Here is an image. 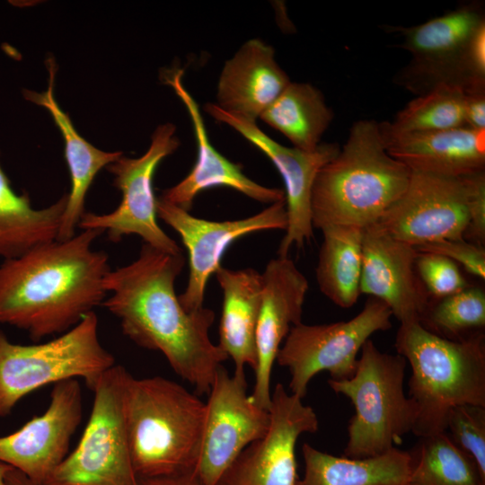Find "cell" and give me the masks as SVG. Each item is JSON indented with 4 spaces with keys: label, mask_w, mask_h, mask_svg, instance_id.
<instances>
[{
    "label": "cell",
    "mask_w": 485,
    "mask_h": 485,
    "mask_svg": "<svg viewBox=\"0 0 485 485\" xmlns=\"http://www.w3.org/2000/svg\"><path fill=\"white\" fill-rule=\"evenodd\" d=\"M469 222L462 177L411 171L407 188L376 223L413 247L463 239Z\"/></svg>",
    "instance_id": "14"
},
{
    "label": "cell",
    "mask_w": 485,
    "mask_h": 485,
    "mask_svg": "<svg viewBox=\"0 0 485 485\" xmlns=\"http://www.w3.org/2000/svg\"><path fill=\"white\" fill-rule=\"evenodd\" d=\"M392 317L383 301L369 297L348 321L293 326L276 359L290 373V392L303 399L311 379L322 371H327L332 380L350 378L363 345L374 333L391 329Z\"/></svg>",
    "instance_id": "10"
},
{
    "label": "cell",
    "mask_w": 485,
    "mask_h": 485,
    "mask_svg": "<svg viewBox=\"0 0 485 485\" xmlns=\"http://www.w3.org/2000/svg\"><path fill=\"white\" fill-rule=\"evenodd\" d=\"M408 452L407 485H485V476L476 463L454 445L446 432L419 437Z\"/></svg>",
    "instance_id": "29"
},
{
    "label": "cell",
    "mask_w": 485,
    "mask_h": 485,
    "mask_svg": "<svg viewBox=\"0 0 485 485\" xmlns=\"http://www.w3.org/2000/svg\"><path fill=\"white\" fill-rule=\"evenodd\" d=\"M245 373L216 372L206 402L201 446L193 476L203 485H216L224 472L251 443L267 433L269 410L247 393Z\"/></svg>",
    "instance_id": "12"
},
{
    "label": "cell",
    "mask_w": 485,
    "mask_h": 485,
    "mask_svg": "<svg viewBox=\"0 0 485 485\" xmlns=\"http://www.w3.org/2000/svg\"><path fill=\"white\" fill-rule=\"evenodd\" d=\"M103 232L83 230L53 240L0 265V324L25 331L31 340L62 334L75 326L107 295L108 255L94 251Z\"/></svg>",
    "instance_id": "2"
},
{
    "label": "cell",
    "mask_w": 485,
    "mask_h": 485,
    "mask_svg": "<svg viewBox=\"0 0 485 485\" xmlns=\"http://www.w3.org/2000/svg\"><path fill=\"white\" fill-rule=\"evenodd\" d=\"M419 323L448 340H459L485 327V293L469 287L429 304Z\"/></svg>",
    "instance_id": "31"
},
{
    "label": "cell",
    "mask_w": 485,
    "mask_h": 485,
    "mask_svg": "<svg viewBox=\"0 0 485 485\" xmlns=\"http://www.w3.org/2000/svg\"><path fill=\"white\" fill-rule=\"evenodd\" d=\"M419 252L445 256L461 265L471 275L485 278V249L464 239L443 240L415 247Z\"/></svg>",
    "instance_id": "34"
},
{
    "label": "cell",
    "mask_w": 485,
    "mask_h": 485,
    "mask_svg": "<svg viewBox=\"0 0 485 485\" xmlns=\"http://www.w3.org/2000/svg\"><path fill=\"white\" fill-rule=\"evenodd\" d=\"M183 71L180 68L163 75L185 106L190 116L197 143V161L180 182L164 190L160 196L163 200L186 211L203 190L225 186L232 188L256 201L272 204L285 199L283 190L260 185L242 172V165L234 163L221 154L210 143L203 117L198 103L182 83Z\"/></svg>",
    "instance_id": "20"
},
{
    "label": "cell",
    "mask_w": 485,
    "mask_h": 485,
    "mask_svg": "<svg viewBox=\"0 0 485 485\" xmlns=\"http://www.w3.org/2000/svg\"><path fill=\"white\" fill-rule=\"evenodd\" d=\"M302 453L304 473L295 485H407L410 472L409 452L396 447L364 459L334 456L307 443Z\"/></svg>",
    "instance_id": "25"
},
{
    "label": "cell",
    "mask_w": 485,
    "mask_h": 485,
    "mask_svg": "<svg viewBox=\"0 0 485 485\" xmlns=\"http://www.w3.org/2000/svg\"><path fill=\"white\" fill-rule=\"evenodd\" d=\"M138 485H203L193 474L138 479Z\"/></svg>",
    "instance_id": "37"
},
{
    "label": "cell",
    "mask_w": 485,
    "mask_h": 485,
    "mask_svg": "<svg viewBox=\"0 0 485 485\" xmlns=\"http://www.w3.org/2000/svg\"><path fill=\"white\" fill-rule=\"evenodd\" d=\"M261 276V304L255 333V384L251 395L259 406L269 410L273 365L291 328L302 322L309 283L288 256L270 260Z\"/></svg>",
    "instance_id": "18"
},
{
    "label": "cell",
    "mask_w": 485,
    "mask_h": 485,
    "mask_svg": "<svg viewBox=\"0 0 485 485\" xmlns=\"http://www.w3.org/2000/svg\"><path fill=\"white\" fill-rule=\"evenodd\" d=\"M156 214L178 233L188 252L189 279L178 297L189 313L204 307L208 279L221 267L223 255L232 243L255 232L286 230L287 225L285 199L269 204L262 211L245 218L210 221L196 217L190 211L158 197Z\"/></svg>",
    "instance_id": "13"
},
{
    "label": "cell",
    "mask_w": 485,
    "mask_h": 485,
    "mask_svg": "<svg viewBox=\"0 0 485 485\" xmlns=\"http://www.w3.org/2000/svg\"><path fill=\"white\" fill-rule=\"evenodd\" d=\"M465 93L441 85L410 101L392 121L383 125L395 133L452 129L464 126Z\"/></svg>",
    "instance_id": "30"
},
{
    "label": "cell",
    "mask_w": 485,
    "mask_h": 485,
    "mask_svg": "<svg viewBox=\"0 0 485 485\" xmlns=\"http://www.w3.org/2000/svg\"><path fill=\"white\" fill-rule=\"evenodd\" d=\"M418 254L377 224L364 229L360 293L383 301L400 323L419 322L431 303L418 275Z\"/></svg>",
    "instance_id": "19"
},
{
    "label": "cell",
    "mask_w": 485,
    "mask_h": 485,
    "mask_svg": "<svg viewBox=\"0 0 485 485\" xmlns=\"http://www.w3.org/2000/svg\"><path fill=\"white\" fill-rule=\"evenodd\" d=\"M260 119L288 138L294 147L313 151L322 143L333 112L316 87L290 82Z\"/></svg>",
    "instance_id": "28"
},
{
    "label": "cell",
    "mask_w": 485,
    "mask_h": 485,
    "mask_svg": "<svg viewBox=\"0 0 485 485\" xmlns=\"http://www.w3.org/2000/svg\"><path fill=\"white\" fill-rule=\"evenodd\" d=\"M114 365L113 355L100 341L94 311L44 343L15 344L0 331V418L24 396L50 384L83 379L93 391Z\"/></svg>",
    "instance_id": "8"
},
{
    "label": "cell",
    "mask_w": 485,
    "mask_h": 485,
    "mask_svg": "<svg viewBox=\"0 0 485 485\" xmlns=\"http://www.w3.org/2000/svg\"><path fill=\"white\" fill-rule=\"evenodd\" d=\"M7 485H35L23 473L16 469L11 470L5 477Z\"/></svg>",
    "instance_id": "38"
},
{
    "label": "cell",
    "mask_w": 485,
    "mask_h": 485,
    "mask_svg": "<svg viewBox=\"0 0 485 485\" xmlns=\"http://www.w3.org/2000/svg\"><path fill=\"white\" fill-rule=\"evenodd\" d=\"M467 192L469 222L463 239L478 246L485 243V170L461 176Z\"/></svg>",
    "instance_id": "35"
},
{
    "label": "cell",
    "mask_w": 485,
    "mask_h": 485,
    "mask_svg": "<svg viewBox=\"0 0 485 485\" xmlns=\"http://www.w3.org/2000/svg\"><path fill=\"white\" fill-rule=\"evenodd\" d=\"M14 468L0 462V485H7L5 482L6 474Z\"/></svg>",
    "instance_id": "39"
},
{
    "label": "cell",
    "mask_w": 485,
    "mask_h": 485,
    "mask_svg": "<svg viewBox=\"0 0 485 485\" xmlns=\"http://www.w3.org/2000/svg\"><path fill=\"white\" fill-rule=\"evenodd\" d=\"M83 416V395L78 379L54 384L46 411L17 431L0 436V462L41 485L66 457L72 436Z\"/></svg>",
    "instance_id": "17"
},
{
    "label": "cell",
    "mask_w": 485,
    "mask_h": 485,
    "mask_svg": "<svg viewBox=\"0 0 485 485\" xmlns=\"http://www.w3.org/2000/svg\"><path fill=\"white\" fill-rule=\"evenodd\" d=\"M445 432L485 476V407L473 404L454 407L447 415Z\"/></svg>",
    "instance_id": "32"
},
{
    "label": "cell",
    "mask_w": 485,
    "mask_h": 485,
    "mask_svg": "<svg viewBox=\"0 0 485 485\" xmlns=\"http://www.w3.org/2000/svg\"><path fill=\"white\" fill-rule=\"evenodd\" d=\"M398 30L411 59L396 75V84L417 96L441 85L465 93L485 90V19L480 4Z\"/></svg>",
    "instance_id": "7"
},
{
    "label": "cell",
    "mask_w": 485,
    "mask_h": 485,
    "mask_svg": "<svg viewBox=\"0 0 485 485\" xmlns=\"http://www.w3.org/2000/svg\"><path fill=\"white\" fill-rule=\"evenodd\" d=\"M269 415L265 436L240 454L216 485H295L296 443L301 435L318 430V417L280 383L271 392Z\"/></svg>",
    "instance_id": "15"
},
{
    "label": "cell",
    "mask_w": 485,
    "mask_h": 485,
    "mask_svg": "<svg viewBox=\"0 0 485 485\" xmlns=\"http://www.w3.org/2000/svg\"><path fill=\"white\" fill-rule=\"evenodd\" d=\"M464 126L476 130L485 129V90L465 93Z\"/></svg>",
    "instance_id": "36"
},
{
    "label": "cell",
    "mask_w": 485,
    "mask_h": 485,
    "mask_svg": "<svg viewBox=\"0 0 485 485\" xmlns=\"http://www.w3.org/2000/svg\"><path fill=\"white\" fill-rule=\"evenodd\" d=\"M387 153L410 171L460 177L485 170V129L395 133L379 123Z\"/></svg>",
    "instance_id": "22"
},
{
    "label": "cell",
    "mask_w": 485,
    "mask_h": 485,
    "mask_svg": "<svg viewBox=\"0 0 485 485\" xmlns=\"http://www.w3.org/2000/svg\"><path fill=\"white\" fill-rule=\"evenodd\" d=\"M185 265L173 254L143 243L131 263L110 270L101 304L120 322L122 332L139 347L161 352L173 371L198 394H208L216 370L228 357L209 337L215 313L187 312L174 289Z\"/></svg>",
    "instance_id": "1"
},
{
    "label": "cell",
    "mask_w": 485,
    "mask_h": 485,
    "mask_svg": "<svg viewBox=\"0 0 485 485\" xmlns=\"http://www.w3.org/2000/svg\"><path fill=\"white\" fill-rule=\"evenodd\" d=\"M416 268L428 295L435 300L452 295L470 287L458 265L445 256L419 251Z\"/></svg>",
    "instance_id": "33"
},
{
    "label": "cell",
    "mask_w": 485,
    "mask_h": 485,
    "mask_svg": "<svg viewBox=\"0 0 485 485\" xmlns=\"http://www.w3.org/2000/svg\"><path fill=\"white\" fill-rule=\"evenodd\" d=\"M124 411L138 479L193 474L201 446L206 402L170 379L130 375Z\"/></svg>",
    "instance_id": "4"
},
{
    "label": "cell",
    "mask_w": 485,
    "mask_h": 485,
    "mask_svg": "<svg viewBox=\"0 0 485 485\" xmlns=\"http://www.w3.org/2000/svg\"><path fill=\"white\" fill-rule=\"evenodd\" d=\"M323 239L315 269L321 292L341 308H350L360 293L364 229L330 225L321 230Z\"/></svg>",
    "instance_id": "27"
},
{
    "label": "cell",
    "mask_w": 485,
    "mask_h": 485,
    "mask_svg": "<svg viewBox=\"0 0 485 485\" xmlns=\"http://www.w3.org/2000/svg\"><path fill=\"white\" fill-rule=\"evenodd\" d=\"M176 127L165 123L156 128L147 151L138 158L121 155L107 166L114 175L113 185L122 193L118 207L108 214L84 212L78 227L106 232L110 241L119 242L123 236L135 234L160 251L182 253L177 242L157 223L156 198L153 177L159 163L180 146Z\"/></svg>",
    "instance_id": "11"
},
{
    "label": "cell",
    "mask_w": 485,
    "mask_h": 485,
    "mask_svg": "<svg viewBox=\"0 0 485 485\" xmlns=\"http://www.w3.org/2000/svg\"><path fill=\"white\" fill-rule=\"evenodd\" d=\"M204 110L216 120L228 125L260 150L276 166L285 184L287 216L286 234L278 246V256H288L292 246L301 248L313 236L311 196L319 171L340 152L336 143H321L313 151L285 146L266 135L256 122L230 115L215 103Z\"/></svg>",
    "instance_id": "16"
},
{
    "label": "cell",
    "mask_w": 485,
    "mask_h": 485,
    "mask_svg": "<svg viewBox=\"0 0 485 485\" xmlns=\"http://www.w3.org/2000/svg\"><path fill=\"white\" fill-rule=\"evenodd\" d=\"M394 347L411 368L408 397L416 409L412 433L418 437L445 432L451 409L485 407V334L473 331L448 340L419 322L400 323Z\"/></svg>",
    "instance_id": "5"
},
{
    "label": "cell",
    "mask_w": 485,
    "mask_h": 485,
    "mask_svg": "<svg viewBox=\"0 0 485 485\" xmlns=\"http://www.w3.org/2000/svg\"><path fill=\"white\" fill-rule=\"evenodd\" d=\"M66 202L64 194L48 207L34 208L27 191H14L0 162V257L16 258L56 240Z\"/></svg>",
    "instance_id": "26"
},
{
    "label": "cell",
    "mask_w": 485,
    "mask_h": 485,
    "mask_svg": "<svg viewBox=\"0 0 485 485\" xmlns=\"http://www.w3.org/2000/svg\"><path fill=\"white\" fill-rule=\"evenodd\" d=\"M406 366L402 356L382 352L369 339L360 350L354 375L328 381L355 409L342 456L364 459L384 454L412 432L416 409L404 393Z\"/></svg>",
    "instance_id": "6"
},
{
    "label": "cell",
    "mask_w": 485,
    "mask_h": 485,
    "mask_svg": "<svg viewBox=\"0 0 485 485\" xmlns=\"http://www.w3.org/2000/svg\"><path fill=\"white\" fill-rule=\"evenodd\" d=\"M129 375L116 364L103 373L93 390L92 411L76 447L41 485H138L124 411Z\"/></svg>",
    "instance_id": "9"
},
{
    "label": "cell",
    "mask_w": 485,
    "mask_h": 485,
    "mask_svg": "<svg viewBox=\"0 0 485 485\" xmlns=\"http://www.w3.org/2000/svg\"><path fill=\"white\" fill-rule=\"evenodd\" d=\"M410 174L385 150L377 121H356L339 154L315 177L311 196L313 228L365 229L376 224L403 193Z\"/></svg>",
    "instance_id": "3"
},
{
    "label": "cell",
    "mask_w": 485,
    "mask_h": 485,
    "mask_svg": "<svg viewBox=\"0 0 485 485\" xmlns=\"http://www.w3.org/2000/svg\"><path fill=\"white\" fill-rule=\"evenodd\" d=\"M48 85L45 92L22 90L23 98L44 107L51 114L65 143V157L71 177V190L61 218L57 240L65 241L75 234V228L84 211L86 193L96 174L118 160L121 152H104L87 142L75 128L70 117L59 107L54 95L57 65L50 57L47 59Z\"/></svg>",
    "instance_id": "23"
},
{
    "label": "cell",
    "mask_w": 485,
    "mask_h": 485,
    "mask_svg": "<svg viewBox=\"0 0 485 485\" xmlns=\"http://www.w3.org/2000/svg\"><path fill=\"white\" fill-rule=\"evenodd\" d=\"M223 292L217 346L233 359L234 372L257 363L255 333L261 304L262 276L248 268L220 267L215 273Z\"/></svg>",
    "instance_id": "24"
},
{
    "label": "cell",
    "mask_w": 485,
    "mask_h": 485,
    "mask_svg": "<svg viewBox=\"0 0 485 485\" xmlns=\"http://www.w3.org/2000/svg\"><path fill=\"white\" fill-rule=\"evenodd\" d=\"M290 82L275 59L274 48L251 39L225 61L215 104L230 115L256 122Z\"/></svg>",
    "instance_id": "21"
}]
</instances>
